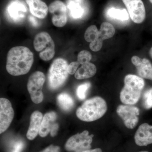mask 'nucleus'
<instances>
[{
    "mask_svg": "<svg viewBox=\"0 0 152 152\" xmlns=\"http://www.w3.org/2000/svg\"><path fill=\"white\" fill-rule=\"evenodd\" d=\"M34 55L26 47L17 46L9 50L7 56L6 69L11 75H26L34 63Z\"/></svg>",
    "mask_w": 152,
    "mask_h": 152,
    "instance_id": "f257e3e1",
    "label": "nucleus"
},
{
    "mask_svg": "<svg viewBox=\"0 0 152 152\" xmlns=\"http://www.w3.org/2000/svg\"><path fill=\"white\" fill-rule=\"evenodd\" d=\"M107 110L106 101L99 96H96L87 100L79 107L76 115L85 122H92L103 116Z\"/></svg>",
    "mask_w": 152,
    "mask_h": 152,
    "instance_id": "f03ea898",
    "label": "nucleus"
},
{
    "mask_svg": "<svg viewBox=\"0 0 152 152\" xmlns=\"http://www.w3.org/2000/svg\"><path fill=\"white\" fill-rule=\"evenodd\" d=\"M124 82V86L120 93V100L126 105L135 104L140 98L145 81L139 76L128 75L125 77Z\"/></svg>",
    "mask_w": 152,
    "mask_h": 152,
    "instance_id": "7ed1b4c3",
    "label": "nucleus"
},
{
    "mask_svg": "<svg viewBox=\"0 0 152 152\" xmlns=\"http://www.w3.org/2000/svg\"><path fill=\"white\" fill-rule=\"evenodd\" d=\"M68 65L67 61L62 58H58L52 63L48 76L50 89H58L65 83L69 75Z\"/></svg>",
    "mask_w": 152,
    "mask_h": 152,
    "instance_id": "20e7f679",
    "label": "nucleus"
},
{
    "mask_svg": "<svg viewBox=\"0 0 152 152\" xmlns=\"http://www.w3.org/2000/svg\"><path fill=\"white\" fill-rule=\"evenodd\" d=\"M34 46L35 50L39 52V56L43 61H50L54 56V42L48 33L42 32L36 35L34 39Z\"/></svg>",
    "mask_w": 152,
    "mask_h": 152,
    "instance_id": "39448f33",
    "label": "nucleus"
},
{
    "mask_svg": "<svg viewBox=\"0 0 152 152\" xmlns=\"http://www.w3.org/2000/svg\"><path fill=\"white\" fill-rule=\"evenodd\" d=\"M94 135H89L88 131L72 136L66 142L65 148L69 152H82L91 149Z\"/></svg>",
    "mask_w": 152,
    "mask_h": 152,
    "instance_id": "423d86ee",
    "label": "nucleus"
},
{
    "mask_svg": "<svg viewBox=\"0 0 152 152\" xmlns=\"http://www.w3.org/2000/svg\"><path fill=\"white\" fill-rule=\"evenodd\" d=\"M45 81L43 73L37 71L30 76L28 80L27 88L31 99L35 104L40 103L43 100V86Z\"/></svg>",
    "mask_w": 152,
    "mask_h": 152,
    "instance_id": "0eeeda50",
    "label": "nucleus"
},
{
    "mask_svg": "<svg viewBox=\"0 0 152 152\" xmlns=\"http://www.w3.org/2000/svg\"><path fill=\"white\" fill-rule=\"evenodd\" d=\"M117 113L127 128L133 129L138 123L140 110L137 107L130 105H121L117 107Z\"/></svg>",
    "mask_w": 152,
    "mask_h": 152,
    "instance_id": "6e6552de",
    "label": "nucleus"
},
{
    "mask_svg": "<svg viewBox=\"0 0 152 152\" xmlns=\"http://www.w3.org/2000/svg\"><path fill=\"white\" fill-rule=\"evenodd\" d=\"M49 11L53 15L52 22L57 27H62L67 20L66 7L64 3L60 0H56L49 5Z\"/></svg>",
    "mask_w": 152,
    "mask_h": 152,
    "instance_id": "1a4fd4ad",
    "label": "nucleus"
},
{
    "mask_svg": "<svg viewBox=\"0 0 152 152\" xmlns=\"http://www.w3.org/2000/svg\"><path fill=\"white\" fill-rule=\"evenodd\" d=\"M131 19L136 23H141L145 20L146 11L142 0H122Z\"/></svg>",
    "mask_w": 152,
    "mask_h": 152,
    "instance_id": "9d476101",
    "label": "nucleus"
},
{
    "mask_svg": "<svg viewBox=\"0 0 152 152\" xmlns=\"http://www.w3.org/2000/svg\"><path fill=\"white\" fill-rule=\"evenodd\" d=\"M15 112L11 102L6 98L0 99V133L5 132L13 119Z\"/></svg>",
    "mask_w": 152,
    "mask_h": 152,
    "instance_id": "9b49d317",
    "label": "nucleus"
},
{
    "mask_svg": "<svg viewBox=\"0 0 152 152\" xmlns=\"http://www.w3.org/2000/svg\"><path fill=\"white\" fill-rule=\"evenodd\" d=\"M57 114L54 112H50L45 114L41 124L39 135L45 137L50 133L52 137L56 135L59 129V125L56 122Z\"/></svg>",
    "mask_w": 152,
    "mask_h": 152,
    "instance_id": "f8f14e48",
    "label": "nucleus"
},
{
    "mask_svg": "<svg viewBox=\"0 0 152 152\" xmlns=\"http://www.w3.org/2000/svg\"><path fill=\"white\" fill-rule=\"evenodd\" d=\"M27 12L26 6L19 0L12 1L7 8V15L9 18L14 23L23 22L26 16Z\"/></svg>",
    "mask_w": 152,
    "mask_h": 152,
    "instance_id": "ddd939ff",
    "label": "nucleus"
},
{
    "mask_svg": "<svg viewBox=\"0 0 152 152\" xmlns=\"http://www.w3.org/2000/svg\"><path fill=\"white\" fill-rule=\"evenodd\" d=\"M134 141L139 146H146L152 144V126L146 123L141 125L135 134Z\"/></svg>",
    "mask_w": 152,
    "mask_h": 152,
    "instance_id": "4468645a",
    "label": "nucleus"
},
{
    "mask_svg": "<svg viewBox=\"0 0 152 152\" xmlns=\"http://www.w3.org/2000/svg\"><path fill=\"white\" fill-rule=\"evenodd\" d=\"M132 62L135 66L137 72L140 77L152 80V65L149 60L141 58L134 56L131 59Z\"/></svg>",
    "mask_w": 152,
    "mask_h": 152,
    "instance_id": "2eb2a0df",
    "label": "nucleus"
},
{
    "mask_svg": "<svg viewBox=\"0 0 152 152\" xmlns=\"http://www.w3.org/2000/svg\"><path fill=\"white\" fill-rule=\"evenodd\" d=\"M43 118L42 114L38 111H35L31 114L29 126L26 134L27 138L29 140H34L39 134Z\"/></svg>",
    "mask_w": 152,
    "mask_h": 152,
    "instance_id": "dca6fc26",
    "label": "nucleus"
},
{
    "mask_svg": "<svg viewBox=\"0 0 152 152\" xmlns=\"http://www.w3.org/2000/svg\"><path fill=\"white\" fill-rule=\"evenodd\" d=\"M27 4L31 14L34 16L41 19L47 16L49 8L44 2L41 0H35L29 2Z\"/></svg>",
    "mask_w": 152,
    "mask_h": 152,
    "instance_id": "f3484780",
    "label": "nucleus"
},
{
    "mask_svg": "<svg viewBox=\"0 0 152 152\" xmlns=\"http://www.w3.org/2000/svg\"><path fill=\"white\" fill-rule=\"evenodd\" d=\"M97 69L94 64L90 62L82 65L75 74L77 80H83L91 77L96 73Z\"/></svg>",
    "mask_w": 152,
    "mask_h": 152,
    "instance_id": "a211bd4d",
    "label": "nucleus"
},
{
    "mask_svg": "<svg viewBox=\"0 0 152 152\" xmlns=\"http://www.w3.org/2000/svg\"><path fill=\"white\" fill-rule=\"evenodd\" d=\"M67 8L73 18H80L83 15L84 10L81 5V0H68Z\"/></svg>",
    "mask_w": 152,
    "mask_h": 152,
    "instance_id": "6ab92c4d",
    "label": "nucleus"
},
{
    "mask_svg": "<svg viewBox=\"0 0 152 152\" xmlns=\"http://www.w3.org/2000/svg\"><path fill=\"white\" fill-rule=\"evenodd\" d=\"M57 102L63 110L69 112L72 110L75 105V102L70 95L66 93H62L58 96Z\"/></svg>",
    "mask_w": 152,
    "mask_h": 152,
    "instance_id": "aec40b11",
    "label": "nucleus"
},
{
    "mask_svg": "<svg viewBox=\"0 0 152 152\" xmlns=\"http://www.w3.org/2000/svg\"><path fill=\"white\" fill-rule=\"evenodd\" d=\"M115 28L111 24L108 22H104L101 26L99 31V38L105 40L113 37L115 34Z\"/></svg>",
    "mask_w": 152,
    "mask_h": 152,
    "instance_id": "412c9836",
    "label": "nucleus"
},
{
    "mask_svg": "<svg viewBox=\"0 0 152 152\" xmlns=\"http://www.w3.org/2000/svg\"><path fill=\"white\" fill-rule=\"evenodd\" d=\"M107 15L111 18L122 21L127 20L129 18V14L125 9L120 10L112 8L108 11Z\"/></svg>",
    "mask_w": 152,
    "mask_h": 152,
    "instance_id": "4be33fe9",
    "label": "nucleus"
},
{
    "mask_svg": "<svg viewBox=\"0 0 152 152\" xmlns=\"http://www.w3.org/2000/svg\"><path fill=\"white\" fill-rule=\"evenodd\" d=\"M99 31L95 25H92L86 30L85 33V40L88 42H92L99 38Z\"/></svg>",
    "mask_w": 152,
    "mask_h": 152,
    "instance_id": "5701e85b",
    "label": "nucleus"
},
{
    "mask_svg": "<svg viewBox=\"0 0 152 152\" xmlns=\"http://www.w3.org/2000/svg\"><path fill=\"white\" fill-rule=\"evenodd\" d=\"M90 83H86L80 85L76 90V95L79 99L83 100L86 97V95L88 90L91 87Z\"/></svg>",
    "mask_w": 152,
    "mask_h": 152,
    "instance_id": "b1692460",
    "label": "nucleus"
},
{
    "mask_svg": "<svg viewBox=\"0 0 152 152\" xmlns=\"http://www.w3.org/2000/svg\"><path fill=\"white\" fill-rule=\"evenodd\" d=\"M142 104L145 109L152 108V88L147 90L144 93L142 97Z\"/></svg>",
    "mask_w": 152,
    "mask_h": 152,
    "instance_id": "393cba45",
    "label": "nucleus"
},
{
    "mask_svg": "<svg viewBox=\"0 0 152 152\" xmlns=\"http://www.w3.org/2000/svg\"><path fill=\"white\" fill-rule=\"evenodd\" d=\"M92 58V55L90 52L87 50L81 51L77 56V62L80 64H84L90 62Z\"/></svg>",
    "mask_w": 152,
    "mask_h": 152,
    "instance_id": "a878e982",
    "label": "nucleus"
},
{
    "mask_svg": "<svg viewBox=\"0 0 152 152\" xmlns=\"http://www.w3.org/2000/svg\"><path fill=\"white\" fill-rule=\"evenodd\" d=\"M103 40L101 38H98L96 40L90 43V48L94 52H98L102 48L103 45Z\"/></svg>",
    "mask_w": 152,
    "mask_h": 152,
    "instance_id": "bb28decb",
    "label": "nucleus"
},
{
    "mask_svg": "<svg viewBox=\"0 0 152 152\" xmlns=\"http://www.w3.org/2000/svg\"><path fill=\"white\" fill-rule=\"evenodd\" d=\"M24 147V143L21 140H19L14 143L12 147L11 152H21Z\"/></svg>",
    "mask_w": 152,
    "mask_h": 152,
    "instance_id": "cd10ccee",
    "label": "nucleus"
},
{
    "mask_svg": "<svg viewBox=\"0 0 152 152\" xmlns=\"http://www.w3.org/2000/svg\"><path fill=\"white\" fill-rule=\"evenodd\" d=\"M80 64L77 61L72 62L68 65V72L69 74L73 75L75 74Z\"/></svg>",
    "mask_w": 152,
    "mask_h": 152,
    "instance_id": "c85d7f7f",
    "label": "nucleus"
},
{
    "mask_svg": "<svg viewBox=\"0 0 152 152\" xmlns=\"http://www.w3.org/2000/svg\"><path fill=\"white\" fill-rule=\"evenodd\" d=\"M60 148L58 146L50 145L40 152H60Z\"/></svg>",
    "mask_w": 152,
    "mask_h": 152,
    "instance_id": "c756f323",
    "label": "nucleus"
},
{
    "mask_svg": "<svg viewBox=\"0 0 152 152\" xmlns=\"http://www.w3.org/2000/svg\"><path fill=\"white\" fill-rule=\"evenodd\" d=\"M28 20L33 26L35 27L39 26V22L34 17L32 16H30L28 17Z\"/></svg>",
    "mask_w": 152,
    "mask_h": 152,
    "instance_id": "7c9ffc66",
    "label": "nucleus"
},
{
    "mask_svg": "<svg viewBox=\"0 0 152 152\" xmlns=\"http://www.w3.org/2000/svg\"><path fill=\"white\" fill-rule=\"evenodd\" d=\"M82 152H102V150L99 148L94 149H89L86 151H84Z\"/></svg>",
    "mask_w": 152,
    "mask_h": 152,
    "instance_id": "2f4dec72",
    "label": "nucleus"
},
{
    "mask_svg": "<svg viewBox=\"0 0 152 152\" xmlns=\"http://www.w3.org/2000/svg\"><path fill=\"white\" fill-rule=\"evenodd\" d=\"M149 54L150 56H151V58H152V48H151V49H150Z\"/></svg>",
    "mask_w": 152,
    "mask_h": 152,
    "instance_id": "473e14b6",
    "label": "nucleus"
},
{
    "mask_svg": "<svg viewBox=\"0 0 152 152\" xmlns=\"http://www.w3.org/2000/svg\"><path fill=\"white\" fill-rule=\"evenodd\" d=\"M25 1H26V3L27 4L29 2L31 1H35V0H25Z\"/></svg>",
    "mask_w": 152,
    "mask_h": 152,
    "instance_id": "72a5a7b5",
    "label": "nucleus"
},
{
    "mask_svg": "<svg viewBox=\"0 0 152 152\" xmlns=\"http://www.w3.org/2000/svg\"><path fill=\"white\" fill-rule=\"evenodd\" d=\"M139 152H149L148 151H140Z\"/></svg>",
    "mask_w": 152,
    "mask_h": 152,
    "instance_id": "f704fd0d",
    "label": "nucleus"
},
{
    "mask_svg": "<svg viewBox=\"0 0 152 152\" xmlns=\"http://www.w3.org/2000/svg\"><path fill=\"white\" fill-rule=\"evenodd\" d=\"M150 2L152 4V0H149Z\"/></svg>",
    "mask_w": 152,
    "mask_h": 152,
    "instance_id": "c9c22d12",
    "label": "nucleus"
}]
</instances>
